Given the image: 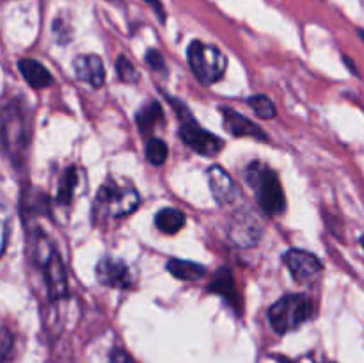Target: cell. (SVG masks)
I'll list each match as a JSON object with an SVG mask.
<instances>
[{"instance_id":"1","label":"cell","mask_w":364,"mask_h":363,"mask_svg":"<svg viewBox=\"0 0 364 363\" xmlns=\"http://www.w3.org/2000/svg\"><path fill=\"white\" fill-rule=\"evenodd\" d=\"M141 196L135 185L127 178L107 177L96 192L95 205H92V217L105 219V217H124L134 212L139 206Z\"/></svg>"},{"instance_id":"2","label":"cell","mask_w":364,"mask_h":363,"mask_svg":"<svg viewBox=\"0 0 364 363\" xmlns=\"http://www.w3.org/2000/svg\"><path fill=\"white\" fill-rule=\"evenodd\" d=\"M244 177L249 187L256 191V199L262 210H265L269 216H281L284 212L287 196L276 171L262 162H251Z\"/></svg>"},{"instance_id":"3","label":"cell","mask_w":364,"mask_h":363,"mask_svg":"<svg viewBox=\"0 0 364 363\" xmlns=\"http://www.w3.org/2000/svg\"><path fill=\"white\" fill-rule=\"evenodd\" d=\"M32 256H34V262L38 263L39 269L43 270L50 298L53 301L66 298L68 292H70L68 290L66 269H64V263L57 249L53 248V244L43 231H38L34 241H32Z\"/></svg>"},{"instance_id":"4","label":"cell","mask_w":364,"mask_h":363,"mask_svg":"<svg viewBox=\"0 0 364 363\" xmlns=\"http://www.w3.org/2000/svg\"><path fill=\"white\" fill-rule=\"evenodd\" d=\"M171 105L176 110V116L180 120V139L192 149V152L199 153L203 157H213L219 155L224 148V141L219 135L212 134V132L205 130L201 125L196 121L188 107L180 100L167 96Z\"/></svg>"},{"instance_id":"5","label":"cell","mask_w":364,"mask_h":363,"mask_svg":"<svg viewBox=\"0 0 364 363\" xmlns=\"http://www.w3.org/2000/svg\"><path fill=\"white\" fill-rule=\"evenodd\" d=\"M315 313V302L306 294H288L277 299L269 308V320L274 331L279 335L301 327Z\"/></svg>"},{"instance_id":"6","label":"cell","mask_w":364,"mask_h":363,"mask_svg":"<svg viewBox=\"0 0 364 363\" xmlns=\"http://www.w3.org/2000/svg\"><path fill=\"white\" fill-rule=\"evenodd\" d=\"M187 59L194 77L205 85L215 84L226 73L228 57L215 45L196 39L188 45Z\"/></svg>"},{"instance_id":"7","label":"cell","mask_w":364,"mask_h":363,"mask_svg":"<svg viewBox=\"0 0 364 363\" xmlns=\"http://www.w3.org/2000/svg\"><path fill=\"white\" fill-rule=\"evenodd\" d=\"M2 141L7 153L14 160L23 153L27 146V120H25L23 107L13 102L2 114Z\"/></svg>"},{"instance_id":"8","label":"cell","mask_w":364,"mask_h":363,"mask_svg":"<svg viewBox=\"0 0 364 363\" xmlns=\"http://www.w3.org/2000/svg\"><path fill=\"white\" fill-rule=\"evenodd\" d=\"M96 280L98 283L105 285L110 288H132L135 283V274L132 267L124 260L116 258V256H103L96 263Z\"/></svg>"},{"instance_id":"9","label":"cell","mask_w":364,"mask_h":363,"mask_svg":"<svg viewBox=\"0 0 364 363\" xmlns=\"http://www.w3.org/2000/svg\"><path fill=\"white\" fill-rule=\"evenodd\" d=\"M263 233V226L255 214L247 210H238L231 219L228 228V237L235 246L240 248H251L259 241Z\"/></svg>"},{"instance_id":"10","label":"cell","mask_w":364,"mask_h":363,"mask_svg":"<svg viewBox=\"0 0 364 363\" xmlns=\"http://www.w3.org/2000/svg\"><path fill=\"white\" fill-rule=\"evenodd\" d=\"M283 262L297 283H309L322 273V262L318 260V256L304 251V249H290L288 253H284Z\"/></svg>"},{"instance_id":"11","label":"cell","mask_w":364,"mask_h":363,"mask_svg":"<svg viewBox=\"0 0 364 363\" xmlns=\"http://www.w3.org/2000/svg\"><path fill=\"white\" fill-rule=\"evenodd\" d=\"M208 290L220 295L238 315H242V312H244V298H242V292L240 288H238L233 273H231L228 267H220V269L213 274L212 281H210L208 285Z\"/></svg>"},{"instance_id":"12","label":"cell","mask_w":364,"mask_h":363,"mask_svg":"<svg viewBox=\"0 0 364 363\" xmlns=\"http://www.w3.org/2000/svg\"><path fill=\"white\" fill-rule=\"evenodd\" d=\"M206 177H208L210 191H212L213 198H215V201L219 203L220 206L231 205V203L238 198V191L233 178H231L223 167L220 166L208 167Z\"/></svg>"},{"instance_id":"13","label":"cell","mask_w":364,"mask_h":363,"mask_svg":"<svg viewBox=\"0 0 364 363\" xmlns=\"http://www.w3.org/2000/svg\"><path fill=\"white\" fill-rule=\"evenodd\" d=\"M223 110V120H224V128L230 132L233 137H252L256 141H269V135L265 134L263 128H259L258 125L252 123L251 120H247L242 114L235 112L230 107H220Z\"/></svg>"},{"instance_id":"14","label":"cell","mask_w":364,"mask_h":363,"mask_svg":"<svg viewBox=\"0 0 364 363\" xmlns=\"http://www.w3.org/2000/svg\"><path fill=\"white\" fill-rule=\"evenodd\" d=\"M73 70L78 80L89 84L91 88H102L105 82L103 60L95 53H82V56L75 57Z\"/></svg>"},{"instance_id":"15","label":"cell","mask_w":364,"mask_h":363,"mask_svg":"<svg viewBox=\"0 0 364 363\" xmlns=\"http://www.w3.org/2000/svg\"><path fill=\"white\" fill-rule=\"evenodd\" d=\"M135 121H137V128L144 137L151 139L155 137L156 128L162 127L164 123V109L159 102L151 100V102L144 103L141 109L135 114Z\"/></svg>"},{"instance_id":"16","label":"cell","mask_w":364,"mask_h":363,"mask_svg":"<svg viewBox=\"0 0 364 363\" xmlns=\"http://www.w3.org/2000/svg\"><path fill=\"white\" fill-rule=\"evenodd\" d=\"M18 68H20V73L23 75V78L28 82V85H32L34 89H43L52 85V73H50L39 60L21 59L20 63H18Z\"/></svg>"},{"instance_id":"17","label":"cell","mask_w":364,"mask_h":363,"mask_svg":"<svg viewBox=\"0 0 364 363\" xmlns=\"http://www.w3.org/2000/svg\"><path fill=\"white\" fill-rule=\"evenodd\" d=\"M185 223H187V216L173 206H166L155 216V226L167 235H176L185 226Z\"/></svg>"},{"instance_id":"18","label":"cell","mask_w":364,"mask_h":363,"mask_svg":"<svg viewBox=\"0 0 364 363\" xmlns=\"http://www.w3.org/2000/svg\"><path fill=\"white\" fill-rule=\"evenodd\" d=\"M166 267L176 280L181 281H199L201 278L206 276L205 267L196 262H188V260L171 258Z\"/></svg>"},{"instance_id":"19","label":"cell","mask_w":364,"mask_h":363,"mask_svg":"<svg viewBox=\"0 0 364 363\" xmlns=\"http://www.w3.org/2000/svg\"><path fill=\"white\" fill-rule=\"evenodd\" d=\"M80 184V173L75 166H70L66 171H64L63 178L59 182V191H57V203L60 205H68V203L73 199L75 189Z\"/></svg>"},{"instance_id":"20","label":"cell","mask_w":364,"mask_h":363,"mask_svg":"<svg viewBox=\"0 0 364 363\" xmlns=\"http://www.w3.org/2000/svg\"><path fill=\"white\" fill-rule=\"evenodd\" d=\"M247 105L256 112V116L262 120H272L276 117V105L267 95H252L247 98Z\"/></svg>"},{"instance_id":"21","label":"cell","mask_w":364,"mask_h":363,"mask_svg":"<svg viewBox=\"0 0 364 363\" xmlns=\"http://www.w3.org/2000/svg\"><path fill=\"white\" fill-rule=\"evenodd\" d=\"M167 155H169V149H167V144L162 139H148V144H146V157H148V160L153 166H162V164H166Z\"/></svg>"},{"instance_id":"22","label":"cell","mask_w":364,"mask_h":363,"mask_svg":"<svg viewBox=\"0 0 364 363\" xmlns=\"http://www.w3.org/2000/svg\"><path fill=\"white\" fill-rule=\"evenodd\" d=\"M116 71H117V75H119V78L124 82V84H135V82L141 78L137 68H135L134 64H132V60L127 59L124 56L117 57Z\"/></svg>"},{"instance_id":"23","label":"cell","mask_w":364,"mask_h":363,"mask_svg":"<svg viewBox=\"0 0 364 363\" xmlns=\"http://www.w3.org/2000/svg\"><path fill=\"white\" fill-rule=\"evenodd\" d=\"M7 230H9V210H7L6 203L0 199V255H2L4 248H6Z\"/></svg>"},{"instance_id":"24","label":"cell","mask_w":364,"mask_h":363,"mask_svg":"<svg viewBox=\"0 0 364 363\" xmlns=\"http://www.w3.org/2000/svg\"><path fill=\"white\" fill-rule=\"evenodd\" d=\"M144 59L153 71H166V60H164V56L159 50L149 48L148 52H146Z\"/></svg>"},{"instance_id":"25","label":"cell","mask_w":364,"mask_h":363,"mask_svg":"<svg viewBox=\"0 0 364 363\" xmlns=\"http://www.w3.org/2000/svg\"><path fill=\"white\" fill-rule=\"evenodd\" d=\"M53 32H55V38H57V41H59V43L71 41L70 25L64 23L63 20H55V21H53Z\"/></svg>"},{"instance_id":"26","label":"cell","mask_w":364,"mask_h":363,"mask_svg":"<svg viewBox=\"0 0 364 363\" xmlns=\"http://www.w3.org/2000/svg\"><path fill=\"white\" fill-rule=\"evenodd\" d=\"M287 363H333L331 359L327 358H322V356H316V354H302L299 356V358L291 359V362H287Z\"/></svg>"},{"instance_id":"27","label":"cell","mask_w":364,"mask_h":363,"mask_svg":"<svg viewBox=\"0 0 364 363\" xmlns=\"http://www.w3.org/2000/svg\"><path fill=\"white\" fill-rule=\"evenodd\" d=\"M110 363H135L124 351H114L110 356Z\"/></svg>"},{"instance_id":"28","label":"cell","mask_w":364,"mask_h":363,"mask_svg":"<svg viewBox=\"0 0 364 363\" xmlns=\"http://www.w3.org/2000/svg\"><path fill=\"white\" fill-rule=\"evenodd\" d=\"M144 2H148L151 6V9L159 14L160 21H166V11H164V6L160 0H144Z\"/></svg>"},{"instance_id":"29","label":"cell","mask_w":364,"mask_h":363,"mask_svg":"<svg viewBox=\"0 0 364 363\" xmlns=\"http://www.w3.org/2000/svg\"><path fill=\"white\" fill-rule=\"evenodd\" d=\"M343 60H345V64H347V66H348V70H350L352 73H354V75H359V73H358V70H355V64L352 63V60L348 59V57H343Z\"/></svg>"},{"instance_id":"30","label":"cell","mask_w":364,"mask_h":363,"mask_svg":"<svg viewBox=\"0 0 364 363\" xmlns=\"http://www.w3.org/2000/svg\"><path fill=\"white\" fill-rule=\"evenodd\" d=\"M359 241H361V246H363V249H364V233L361 235V238H359Z\"/></svg>"}]
</instances>
